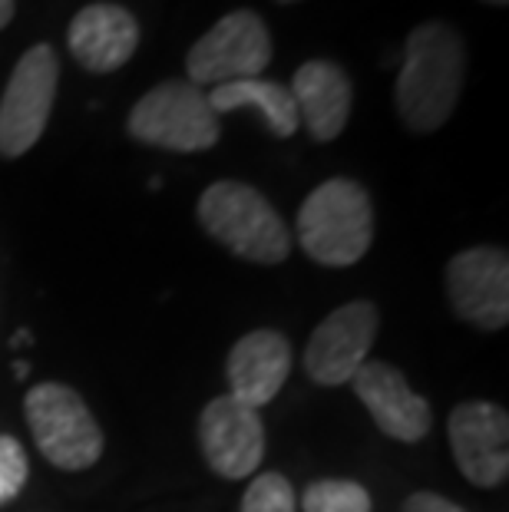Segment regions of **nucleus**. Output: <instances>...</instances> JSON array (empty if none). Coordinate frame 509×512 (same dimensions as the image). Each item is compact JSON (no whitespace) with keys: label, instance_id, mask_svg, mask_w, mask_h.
<instances>
[{"label":"nucleus","instance_id":"0eeeda50","mask_svg":"<svg viewBox=\"0 0 509 512\" xmlns=\"http://www.w3.org/2000/svg\"><path fill=\"white\" fill-rule=\"evenodd\" d=\"M272 63V34L255 10H232L209 34L196 40L186 57L192 86H222L255 80Z\"/></svg>","mask_w":509,"mask_h":512},{"label":"nucleus","instance_id":"39448f33","mask_svg":"<svg viewBox=\"0 0 509 512\" xmlns=\"http://www.w3.org/2000/svg\"><path fill=\"white\" fill-rule=\"evenodd\" d=\"M24 413L37 450L57 470L80 473L100 460L103 430L73 387L53 384V380L37 384L24 400Z\"/></svg>","mask_w":509,"mask_h":512},{"label":"nucleus","instance_id":"9d476101","mask_svg":"<svg viewBox=\"0 0 509 512\" xmlns=\"http://www.w3.org/2000/svg\"><path fill=\"white\" fill-rule=\"evenodd\" d=\"M450 450L473 486L493 489L509 476V417L490 400H467L450 413Z\"/></svg>","mask_w":509,"mask_h":512},{"label":"nucleus","instance_id":"412c9836","mask_svg":"<svg viewBox=\"0 0 509 512\" xmlns=\"http://www.w3.org/2000/svg\"><path fill=\"white\" fill-rule=\"evenodd\" d=\"M14 20V0H0V30Z\"/></svg>","mask_w":509,"mask_h":512},{"label":"nucleus","instance_id":"ddd939ff","mask_svg":"<svg viewBox=\"0 0 509 512\" xmlns=\"http://www.w3.org/2000/svg\"><path fill=\"white\" fill-rule=\"evenodd\" d=\"M291 100L298 106V123L308 129L314 143H331L344 133L354 106L351 76L331 60L301 63L291 80Z\"/></svg>","mask_w":509,"mask_h":512},{"label":"nucleus","instance_id":"4be33fe9","mask_svg":"<svg viewBox=\"0 0 509 512\" xmlns=\"http://www.w3.org/2000/svg\"><path fill=\"white\" fill-rule=\"evenodd\" d=\"M486 4H493V7H506L509 0H486Z\"/></svg>","mask_w":509,"mask_h":512},{"label":"nucleus","instance_id":"dca6fc26","mask_svg":"<svg viewBox=\"0 0 509 512\" xmlns=\"http://www.w3.org/2000/svg\"><path fill=\"white\" fill-rule=\"evenodd\" d=\"M209 106L215 110V116L222 113H235V110H245L252 106L258 110V116L265 119L268 133L278 136V139H288L298 133V106L291 100V90L281 83L272 80H235V83H222V86H212L209 93Z\"/></svg>","mask_w":509,"mask_h":512},{"label":"nucleus","instance_id":"2eb2a0df","mask_svg":"<svg viewBox=\"0 0 509 512\" xmlns=\"http://www.w3.org/2000/svg\"><path fill=\"white\" fill-rule=\"evenodd\" d=\"M291 374V344L285 334L258 328L245 334L232 347L225 377H229V397L242 400L245 407H265L278 397Z\"/></svg>","mask_w":509,"mask_h":512},{"label":"nucleus","instance_id":"f3484780","mask_svg":"<svg viewBox=\"0 0 509 512\" xmlns=\"http://www.w3.org/2000/svg\"><path fill=\"white\" fill-rule=\"evenodd\" d=\"M305 512H371V496L354 479H318L301 493Z\"/></svg>","mask_w":509,"mask_h":512},{"label":"nucleus","instance_id":"f8f14e48","mask_svg":"<svg viewBox=\"0 0 509 512\" xmlns=\"http://www.w3.org/2000/svg\"><path fill=\"white\" fill-rule=\"evenodd\" d=\"M357 400L364 403L371 420L400 443H420L433 427L430 403L414 394L407 377L384 361H364L351 377Z\"/></svg>","mask_w":509,"mask_h":512},{"label":"nucleus","instance_id":"20e7f679","mask_svg":"<svg viewBox=\"0 0 509 512\" xmlns=\"http://www.w3.org/2000/svg\"><path fill=\"white\" fill-rule=\"evenodd\" d=\"M126 129L136 143L169 152L212 149L222 136V123L209 106V96L189 80H169L153 86L133 106Z\"/></svg>","mask_w":509,"mask_h":512},{"label":"nucleus","instance_id":"423d86ee","mask_svg":"<svg viewBox=\"0 0 509 512\" xmlns=\"http://www.w3.org/2000/svg\"><path fill=\"white\" fill-rule=\"evenodd\" d=\"M60 83V60L50 43H37L17 60L0 96V156L20 159L30 152L50 123Z\"/></svg>","mask_w":509,"mask_h":512},{"label":"nucleus","instance_id":"6ab92c4d","mask_svg":"<svg viewBox=\"0 0 509 512\" xmlns=\"http://www.w3.org/2000/svg\"><path fill=\"white\" fill-rule=\"evenodd\" d=\"M27 483V453L14 437L0 433V503H10Z\"/></svg>","mask_w":509,"mask_h":512},{"label":"nucleus","instance_id":"a211bd4d","mask_svg":"<svg viewBox=\"0 0 509 512\" xmlns=\"http://www.w3.org/2000/svg\"><path fill=\"white\" fill-rule=\"evenodd\" d=\"M242 512H298L295 486L281 473H262L245 489Z\"/></svg>","mask_w":509,"mask_h":512},{"label":"nucleus","instance_id":"6e6552de","mask_svg":"<svg viewBox=\"0 0 509 512\" xmlns=\"http://www.w3.org/2000/svg\"><path fill=\"white\" fill-rule=\"evenodd\" d=\"M377 328H381V314L371 301H351L331 311L308 341L305 374L321 387L351 384L357 367L371 354Z\"/></svg>","mask_w":509,"mask_h":512},{"label":"nucleus","instance_id":"9b49d317","mask_svg":"<svg viewBox=\"0 0 509 512\" xmlns=\"http://www.w3.org/2000/svg\"><path fill=\"white\" fill-rule=\"evenodd\" d=\"M199 446L222 479H248L265 456V423L242 400L215 397L199 417Z\"/></svg>","mask_w":509,"mask_h":512},{"label":"nucleus","instance_id":"5701e85b","mask_svg":"<svg viewBox=\"0 0 509 512\" xmlns=\"http://www.w3.org/2000/svg\"><path fill=\"white\" fill-rule=\"evenodd\" d=\"M278 4H295V0H278Z\"/></svg>","mask_w":509,"mask_h":512},{"label":"nucleus","instance_id":"f257e3e1","mask_svg":"<svg viewBox=\"0 0 509 512\" xmlns=\"http://www.w3.org/2000/svg\"><path fill=\"white\" fill-rule=\"evenodd\" d=\"M467 80L463 37L443 20L410 30L397 76V113L410 133H433L453 116Z\"/></svg>","mask_w":509,"mask_h":512},{"label":"nucleus","instance_id":"7ed1b4c3","mask_svg":"<svg viewBox=\"0 0 509 512\" xmlns=\"http://www.w3.org/2000/svg\"><path fill=\"white\" fill-rule=\"evenodd\" d=\"M199 225L232 252L255 265H281L291 255V232L275 205L245 182H215L199 199Z\"/></svg>","mask_w":509,"mask_h":512},{"label":"nucleus","instance_id":"4468645a","mask_svg":"<svg viewBox=\"0 0 509 512\" xmlns=\"http://www.w3.org/2000/svg\"><path fill=\"white\" fill-rule=\"evenodd\" d=\"M70 53L86 73H113L133 60L139 47V24L119 4H90L70 24Z\"/></svg>","mask_w":509,"mask_h":512},{"label":"nucleus","instance_id":"f03ea898","mask_svg":"<svg viewBox=\"0 0 509 512\" xmlns=\"http://www.w3.org/2000/svg\"><path fill=\"white\" fill-rule=\"evenodd\" d=\"M374 242V205L361 182L328 179L314 189L298 212V245L311 261L348 268Z\"/></svg>","mask_w":509,"mask_h":512},{"label":"nucleus","instance_id":"aec40b11","mask_svg":"<svg viewBox=\"0 0 509 512\" xmlns=\"http://www.w3.org/2000/svg\"><path fill=\"white\" fill-rule=\"evenodd\" d=\"M404 512H467L463 506H457L453 499L447 496H437V493H414L407 496Z\"/></svg>","mask_w":509,"mask_h":512},{"label":"nucleus","instance_id":"1a4fd4ad","mask_svg":"<svg viewBox=\"0 0 509 512\" xmlns=\"http://www.w3.org/2000/svg\"><path fill=\"white\" fill-rule=\"evenodd\" d=\"M447 294L460 321L500 331L509 321V255L496 245H476L447 265Z\"/></svg>","mask_w":509,"mask_h":512}]
</instances>
